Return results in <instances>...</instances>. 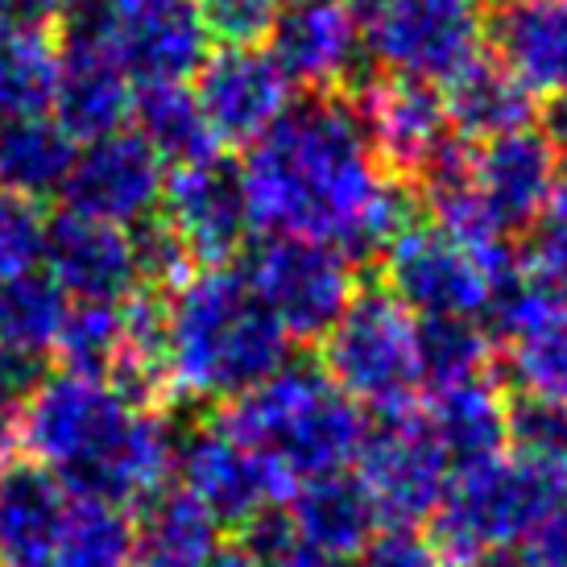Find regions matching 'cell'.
<instances>
[{"mask_svg": "<svg viewBox=\"0 0 567 567\" xmlns=\"http://www.w3.org/2000/svg\"><path fill=\"white\" fill-rule=\"evenodd\" d=\"M252 228L381 257L414 224V195L381 166L348 95H311L286 112L240 166Z\"/></svg>", "mask_w": 567, "mask_h": 567, "instance_id": "6da1fadb", "label": "cell"}, {"mask_svg": "<svg viewBox=\"0 0 567 567\" xmlns=\"http://www.w3.org/2000/svg\"><path fill=\"white\" fill-rule=\"evenodd\" d=\"M25 456L80 497L142 509L171 485L178 435L112 378L59 369L25 402Z\"/></svg>", "mask_w": 567, "mask_h": 567, "instance_id": "7a4b0ae2", "label": "cell"}, {"mask_svg": "<svg viewBox=\"0 0 567 567\" xmlns=\"http://www.w3.org/2000/svg\"><path fill=\"white\" fill-rule=\"evenodd\" d=\"M290 364V336L257 299L245 269L187 274L162 299V385L190 402H237Z\"/></svg>", "mask_w": 567, "mask_h": 567, "instance_id": "3957f363", "label": "cell"}, {"mask_svg": "<svg viewBox=\"0 0 567 567\" xmlns=\"http://www.w3.org/2000/svg\"><path fill=\"white\" fill-rule=\"evenodd\" d=\"M564 502L567 452L559 414L526 410L514 419L509 452L452 476L440 514L431 518V538L452 564H468L485 551H514Z\"/></svg>", "mask_w": 567, "mask_h": 567, "instance_id": "277c9868", "label": "cell"}, {"mask_svg": "<svg viewBox=\"0 0 567 567\" xmlns=\"http://www.w3.org/2000/svg\"><path fill=\"white\" fill-rule=\"evenodd\" d=\"M216 423L274 460L295 485L348 473L369 435L364 410L316 364H282L274 378L228 402Z\"/></svg>", "mask_w": 567, "mask_h": 567, "instance_id": "5b68a950", "label": "cell"}, {"mask_svg": "<svg viewBox=\"0 0 567 567\" xmlns=\"http://www.w3.org/2000/svg\"><path fill=\"white\" fill-rule=\"evenodd\" d=\"M381 278L414 319H476L514 286L518 257L505 240H468L414 220L381 252Z\"/></svg>", "mask_w": 567, "mask_h": 567, "instance_id": "8992f818", "label": "cell"}, {"mask_svg": "<svg viewBox=\"0 0 567 567\" xmlns=\"http://www.w3.org/2000/svg\"><path fill=\"white\" fill-rule=\"evenodd\" d=\"M319 344V369L361 410H378L381 419L414 410V398L423 394V336L394 295L357 290Z\"/></svg>", "mask_w": 567, "mask_h": 567, "instance_id": "52a82bcc", "label": "cell"}, {"mask_svg": "<svg viewBox=\"0 0 567 567\" xmlns=\"http://www.w3.org/2000/svg\"><path fill=\"white\" fill-rule=\"evenodd\" d=\"M71 33L92 38L137 92L195 80L212 42L195 0H71Z\"/></svg>", "mask_w": 567, "mask_h": 567, "instance_id": "ba28073f", "label": "cell"}, {"mask_svg": "<svg viewBox=\"0 0 567 567\" xmlns=\"http://www.w3.org/2000/svg\"><path fill=\"white\" fill-rule=\"evenodd\" d=\"M357 9L364 54L394 80L447 87L485 47L481 0H364Z\"/></svg>", "mask_w": 567, "mask_h": 567, "instance_id": "9c48e42d", "label": "cell"}, {"mask_svg": "<svg viewBox=\"0 0 567 567\" xmlns=\"http://www.w3.org/2000/svg\"><path fill=\"white\" fill-rule=\"evenodd\" d=\"M245 278L295 340H323L357 299V261L316 240L266 237L249 252Z\"/></svg>", "mask_w": 567, "mask_h": 567, "instance_id": "30bf717a", "label": "cell"}, {"mask_svg": "<svg viewBox=\"0 0 567 567\" xmlns=\"http://www.w3.org/2000/svg\"><path fill=\"white\" fill-rule=\"evenodd\" d=\"M174 476L178 488L216 518V526L233 530H249L261 518L286 509L290 493L299 488L274 460L252 452L220 423H204L178 440Z\"/></svg>", "mask_w": 567, "mask_h": 567, "instance_id": "8fae6325", "label": "cell"}, {"mask_svg": "<svg viewBox=\"0 0 567 567\" xmlns=\"http://www.w3.org/2000/svg\"><path fill=\"white\" fill-rule=\"evenodd\" d=\"M452 476L456 473L443 460L440 443L431 440L419 410L390 414L381 426H369L357 452V481L378 518L390 526H423L426 518H435Z\"/></svg>", "mask_w": 567, "mask_h": 567, "instance_id": "7c38bea8", "label": "cell"}, {"mask_svg": "<svg viewBox=\"0 0 567 567\" xmlns=\"http://www.w3.org/2000/svg\"><path fill=\"white\" fill-rule=\"evenodd\" d=\"M190 95L216 145H257L295 109V83L269 47H220L207 54Z\"/></svg>", "mask_w": 567, "mask_h": 567, "instance_id": "4fadbf2b", "label": "cell"}, {"mask_svg": "<svg viewBox=\"0 0 567 567\" xmlns=\"http://www.w3.org/2000/svg\"><path fill=\"white\" fill-rule=\"evenodd\" d=\"M162 195H166V166L137 128H121L100 142L80 145V158L63 187L66 212L121 228H142L154 220L162 212Z\"/></svg>", "mask_w": 567, "mask_h": 567, "instance_id": "5bb4252c", "label": "cell"}, {"mask_svg": "<svg viewBox=\"0 0 567 567\" xmlns=\"http://www.w3.org/2000/svg\"><path fill=\"white\" fill-rule=\"evenodd\" d=\"M47 278L71 302H133L145 295V269L137 228L104 224L80 212H59L47 220V249H42Z\"/></svg>", "mask_w": 567, "mask_h": 567, "instance_id": "9a60e30c", "label": "cell"}, {"mask_svg": "<svg viewBox=\"0 0 567 567\" xmlns=\"http://www.w3.org/2000/svg\"><path fill=\"white\" fill-rule=\"evenodd\" d=\"M348 100L361 116L373 154L398 183L402 178L419 183L447 154V145L456 142L440 87L381 75V80L364 83L361 92L348 95Z\"/></svg>", "mask_w": 567, "mask_h": 567, "instance_id": "2e32d148", "label": "cell"}, {"mask_svg": "<svg viewBox=\"0 0 567 567\" xmlns=\"http://www.w3.org/2000/svg\"><path fill=\"white\" fill-rule=\"evenodd\" d=\"M162 220L190 261L204 269L228 266L249 245L252 220L240 187V166L224 158H207L199 166H183L166 178Z\"/></svg>", "mask_w": 567, "mask_h": 567, "instance_id": "e0dca14e", "label": "cell"}, {"mask_svg": "<svg viewBox=\"0 0 567 567\" xmlns=\"http://www.w3.org/2000/svg\"><path fill=\"white\" fill-rule=\"evenodd\" d=\"M269 54L295 87L340 95L364 63V33L357 0H286L269 33Z\"/></svg>", "mask_w": 567, "mask_h": 567, "instance_id": "ac0fdd59", "label": "cell"}, {"mask_svg": "<svg viewBox=\"0 0 567 567\" xmlns=\"http://www.w3.org/2000/svg\"><path fill=\"white\" fill-rule=\"evenodd\" d=\"M137 87L104 50L83 33H66L59 47V80L50 116L75 137L80 145L100 142L109 133H121L133 121Z\"/></svg>", "mask_w": 567, "mask_h": 567, "instance_id": "d6986e66", "label": "cell"}, {"mask_svg": "<svg viewBox=\"0 0 567 567\" xmlns=\"http://www.w3.org/2000/svg\"><path fill=\"white\" fill-rule=\"evenodd\" d=\"M423 414L431 440L440 443L452 473H468L476 464H488L514 443V410L502 381L476 378L464 385L426 390Z\"/></svg>", "mask_w": 567, "mask_h": 567, "instance_id": "ffe728a7", "label": "cell"}, {"mask_svg": "<svg viewBox=\"0 0 567 567\" xmlns=\"http://www.w3.org/2000/svg\"><path fill=\"white\" fill-rule=\"evenodd\" d=\"M497 63L526 92L567 95V0H514L488 25Z\"/></svg>", "mask_w": 567, "mask_h": 567, "instance_id": "44dd1931", "label": "cell"}, {"mask_svg": "<svg viewBox=\"0 0 567 567\" xmlns=\"http://www.w3.org/2000/svg\"><path fill=\"white\" fill-rule=\"evenodd\" d=\"M71 488L30 460L0 473V567H50Z\"/></svg>", "mask_w": 567, "mask_h": 567, "instance_id": "7402d4cb", "label": "cell"}, {"mask_svg": "<svg viewBox=\"0 0 567 567\" xmlns=\"http://www.w3.org/2000/svg\"><path fill=\"white\" fill-rule=\"evenodd\" d=\"M286 526L299 543L336 559H357L361 547L378 535V509L369 502L357 473H331L302 481L286 502Z\"/></svg>", "mask_w": 567, "mask_h": 567, "instance_id": "603a6c76", "label": "cell"}, {"mask_svg": "<svg viewBox=\"0 0 567 567\" xmlns=\"http://www.w3.org/2000/svg\"><path fill=\"white\" fill-rule=\"evenodd\" d=\"M443 109L456 142L485 145L509 133H522L535 121V95L526 92L497 59H476L468 71L443 87Z\"/></svg>", "mask_w": 567, "mask_h": 567, "instance_id": "cb8c5ba5", "label": "cell"}, {"mask_svg": "<svg viewBox=\"0 0 567 567\" xmlns=\"http://www.w3.org/2000/svg\"><path fill=\"white\" fill-rule=\"evenodd\" d=\"M137 555L133 567H207L220 551V526L178 485H166L133 514Z\"/></svg>", "mask_w": 567, "mask_h": 567, "instance_id": "d4e9b609", "label": "cell"}, {"mask_svg": "<svg viewBox=\"0 0 567 567\" xmlns=\"http://www.w3.org/2000/svg\"><path fill=\"white\" fill-rule=\"evenodd\" d=\"M75 158L80 142L50 112L0 125V190L17 199L42 204L50 195H63Z\"/></svg>", "mask_w": 567, "mask_h": 567, "instance_id": "484cf974", "label": "cell"}, {"mask_svg": "<svg viewBox=\"0 0 567 567\" xmlns=\"http://www.w3.org/2000/svg\"><path fill=\"white\" fill-rule=\"evenodd\" d=\"M133 121L150 150L162 158L166 171L199 166L207 158H220V145L207 128L204 112L195 104L187 83H166V87H142L133 100Z\"/></svg>", "mask_w": 567, "mask_h": 567, "instance_id": "4316f807", "label": "cell"}, {"mask_svg": "<svg viewBox=\"0 0 567 567\" xmlns=\"http://www.w3.org/2000/svg\"><path fill=\"white\" fill-rule=\"evenodd\" d=\"M502 369L505 394H518L526 410L567 414V307L509 340Z\"/></svg>", "mask_w": 567, "mask_h": 567, "instance_id": "83f0119b", "label": "cell"}, {"mask_svg": "<svg viewBox=\"0 0 567 567\" xmlns=\"http://www.w3.org/2000/svg\"><path fill=\"white\" fill-rule=\"evenodd\" d=\"M137 555V522L125 505L71 493L50 567H133Z\"/></svg>", "mask_w": 567, "mask_h": 567, "instance_id": "f1b7e54d", "label": "cell"}, {"mask_svg": "<svg viewBox=\"0 0 567 567\" xmlns=\"http://www.w3.org/2000/svg\"><path fill=\"white\" fill-rule=\"evenodd\" d=\"M59 42L50 30L0 25V125L42 116L54 100Z\"/></svg>", "mask_w": 567, "mask_h": 567, "instance_id": "f546056e", "label": "cell"}, {"mask_svg": "<svg viewBox=\"0 0 567 567\" xmlns=\"http://www.w3.org/2000/svg\"><path fill=\"white\" fill-rule=\"evenodd\" d=\"M66 311H71V299L47 274H25L17 282L0 286V348L42 361L59 344Z\"/></svg>", "mask_w": 567, "mask_h": 567, "instance_id": "4dcf8cb0", "label": "cell"}, {"mask_svg": "<svg viewBox=\"0 0 567 567\" xmlns=\"http://www.w3.org/2000/svg\"><path fill=\"white\" fill-rule=\"evenodd\" d=\"M54 352L63 357V369L116 378L128 357V302H71Z\"/></svg>", "mask_w": 567, "mask_h": 567, "instance_id": "1f68e13d", "label": "cell"}, {"mask_svg": "<svg viewBox=\"0 0 567 567\" xmlns=\"http://www.w3.org/2000/svg\"><path fill=\"white\" fill-rule=\"evenodd\" d=\"M423 390L493 378V336L476 319H419Z\"/></svg>", "mask_w": 567, "mask_h": 567, "instance_id": "d6a6232c", "label": "cell"}, {"mask_svg": "<svg viewBox=\"0 0 567 567\" xmlns=\"http://www.w3.org/2000/svg\"><path fill=\"white\" fill-rule=\"evenodd\" d=\"M47 249V216L42 204L17 199L0 190V286L17 282L25 274H38Z\"/></svg>", "mask_w": 567, "mask_h": 567, "instance_id": "836d02e7", "label": "cell"}, {"mask_svg": "<svg viewBox=\"0 0 567 567\" xmlns=\"http://www.w3.org/2000/svg\"><path fill=\"white\" fill-rule=\"evenodd\" d=\"M195 4L207 38H216L220 47H261L286 9V0H195Z\"/></svg>", "mask_w": 567, "mask_h": 567, "instance_id": "e575fe53", "label": "cell"}, {"mask_svg": "<svg viewBox=\"0 0 567 567\" xmlns=\"http://www.w3.org/2000/svg\"><path fill=\"white\" fill-rule=\"evenodd\" d=\"M518 269L526 282H535L543 295H551L555 302L567 307V216L551 212L538 224L526 252H522Z\"/></svg>", "mask_w": 567, "mask_h": 567, "instance_id": "d590c367", "label": "cell"}, {"mask_svg": "<svg viewBox=\"0 0 567 567\" xmlns=\"http://www.w3.org/2000/svg\"><path fill=\"white\" fill-rule=\"evenodd\" d=\"M352 567H452L423 526H385L361 547Z\"/></svg>", "mask_w": 567, "mask_h": 567, "instance_id": "8d00e7d4", "label": "cell"}, {"mask_svg": "<svg viewBox=\"0 0 567 567\" xmlns=\"http://www.w3.org/2000/svg\"><path fill=\"white\" fill-rule=\"evenodd\" d=\"M245 538H249L245 551L261 567H348L344 559L323 555V551H316V547L299 543L295 530L286 526L282 514H269V518H261L257 526H249Z\"/></svg>", "mask_w": 567, "mask_h": 567, "instance_id": "74e56055", "label": "cell"}, {"mask_svg": "<svg viewBox=\"0 0 567 567\" xmlns=\"http://www.w3.org/2000/svg\"><path fill=\"white\" fill-rule=\"evenodd\" d=\"M518 555L526 567H567V502L538 522Z\"/></svg>", "mask_w": 567, "mask_h": 567, "instance_id": "f35d334b", "label": "cell"}, {"mask_svg": "<svg viewBox=\"0 0 567 567\" xmlns=\"http://www.w3.org/2000/svg\"><path fill=\"white\" fill-rule=\"evenodd\" d=\"M63 17H71V0H0V25L17 30H50Z\"/></svg>", "mask_w": 567, "mask_h": 567, "instance_id": "ab89813d", "label": "cell"}, {"mask_svg": "<svg viewBox=\"0 0 567 567\" xmlns=\"http://www.w3.org/2000/svg\"><path fill=\"white\" fill-rule=\"evenodd\" d=\"M21 452H25V406L0 402V473L21 464Z\"/></svg>", "mask_w": 567, "mask_h": 567, "instance_id": "60d3db41", "label": "cell"}, {"mask_svg": "<svg viewBox=\"0 0 567 567\" xmlns=\"http://www.w3.org/2000/svg\"><path fill=\"white\" fill-rule=\"evenodd\" d=\"M538 133L547 137V145H551L555 154H559V162L567 166V95H555V100H547V112H543V125H538Z\"/></svg>", "mask_w": 567, "mask_h": 567, "instance_id": "b9f144b4", "label": "cell"}, {"mask_svg": "<svg viewBox=\"0 0 567 567\" xmlns=\"http://www.w3.org/2000/svg\"><path fill=\"white\" fill-rule=\"evenodd\" d=\"M460 567H526V564H522L518 551H485V555H476V559H468V564H460Z\"/></svg>", "mask_w": 567, "mask_h": 567, "instance_id": "7bdbcfd3", "label": "cell"}, {"mask_svg": "<svg viewBox=\"0 0 567 567\" xmlns=\"http://www.w3.org/2000/svg\"><path fill=\"white\" fill-rule=\"evenodd\" d=\"M207 567H261V564H257L245 547H220V551H216V559H212Z\"/></svg>", "mask_w": 567, "mask_h": 567, "instance_id": "ee69618b", "label": "cell"}, {"mask_svg": "<svg viewBox=\"0 0 567 567\" xmlns=\"http://www.w3.org/2000/svg\"><path fill=\"white\" fill-rule=\"evenodd\" d=\"M559 440H564V452H567V414H559Z\"/></svg>", "mask_w": 567, "mask_h": 567, "instance_id": "f6af8a7d", "label": "cell"}, {"mask_svg": "<svg viewBox=\"0 0 567 567\" xmlns=\"http://www.w3.org/2000/svg\"><path fill=\"white\" fill-rule=\"evenodd\" d=\"M488 4H502V9H505V4H514V0H488Z\"/></svg>", "mask_w": 567, "mask_h": 567, "instance_id": "bcb514c9", "label": "cell"}]
</instances>
